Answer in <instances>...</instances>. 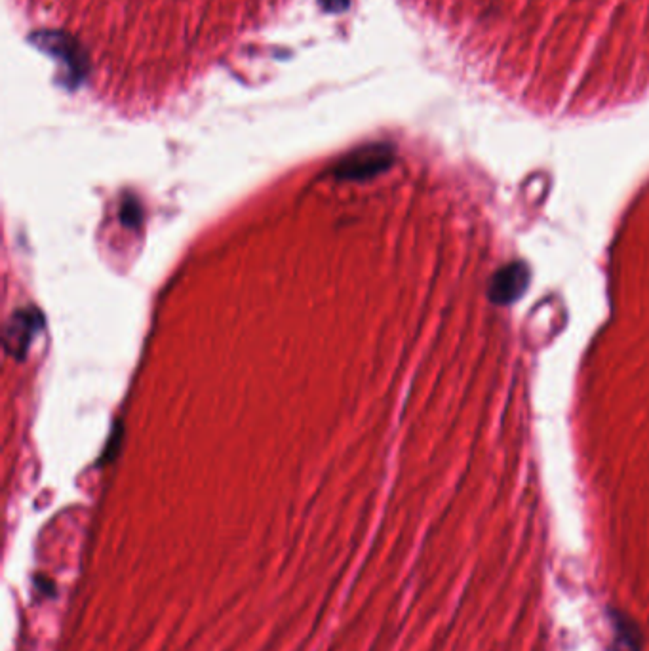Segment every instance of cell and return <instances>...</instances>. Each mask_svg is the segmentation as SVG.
Returning <instances> with one entry per match:
<instances>
[{"label": "cell", "instance_id": "cell-2", "mask_svg": "<svg viewBox=\"0 0 649 651\" xmlns=\"http://www.w3.org/2000/svg\"><path fill=\"white\" fill-rule=\"evenodd\" d=\"M29 40L44 54L63 63V71L69 80V86H79L80 82L86 79L90 63H88L86 52L82 50L79 40H75L71 35L61 33V31H39V33H33Z\"/></svg>", "mask_w": 649, "mask_h": 651}, {"label": "cell", "instance_id": "cell-7", "mask_svg": "<svg viewBox=\"0 0 649 651\" xmlns=\"http://www.w3.org/2000/svg\"><path fill=\"white\" fill-rule=\"evenodd\" d=\"M318 2L322 4V8L326 12H332V14L345 12L349 8V4H351V0H318Z\"/></svg>", "mask_w": 649, "mask_h": 651}, {"label": "cell", "instance_id": "cell-4", "mask_svg": "<svg viewBox=\"0 0 649 651\" xmlns=\"http://www.w3.org/2000/svg\"><path fill=\"white\" fill-rule=\"evenodd\" d=\"M44 326V316L37 309L16 311L4 330V349L14 358H23L29 351L31 341Z\"/></svg>", "mask_w": 649, "mask_h": 651}, {"label": "cell", "instance_id": "cell-3", "mask_svg": "<svg viewBox=\"0 0 649 651\" xmlns=\"http://www.w3.org/2000/svg\"><path fill=\"white\" fill-rule=\"evenodd\" d=\"M530 267L522 261H512L501 267L488 286V299L493 305L505 307L518 301L530 286Z\"/></svg>", "mask_w": 649, "mask_h": 651}, {"label": "cell", "instance_id": "cell-1", "mask_svg": "<svg viewBox=\"0 0 649 651\" xmlns=\"http://www.w3.org/2000/svg\"><path fill=\"white\" fill-rule=\"evenodd\" d=\"M394 158L393 145L368 143L341 158L332 174L341 181H366L387 172L393 166Z\"/></svg>", "mask_w": 649, "mask_h": 651}, {"label": "cell", "instance_id": "cell-5", "mask_svg": "<svg viewBox=\"0 0 649 651\" xmlns=\"http://www.w3.org/2000/svg\"><path fill=\"white\" fill-rule=\"evenodd\" d=\"M613 629H615V651H640L642 634L638 631L634 621L617 613Z\"/></svg>", "mask_w": 649, "mask_h": 651}, {"label": "cell", "instance_id": "cell-6", "mask_svg": "<svg viewBox=\"0 0 649 651\" xmlns=\"http://www.w3.org/2000/svg\"><path fill=\"white\" fill-rule=\"evenodd\" d=\"M120 219L128 227H136V225H139V221H141V208H139L138 202H134V200L132 202H126L122 206V210H120Z\"/></svg>", "mask_w": 649, "mask_h": 651}]
</instances>
